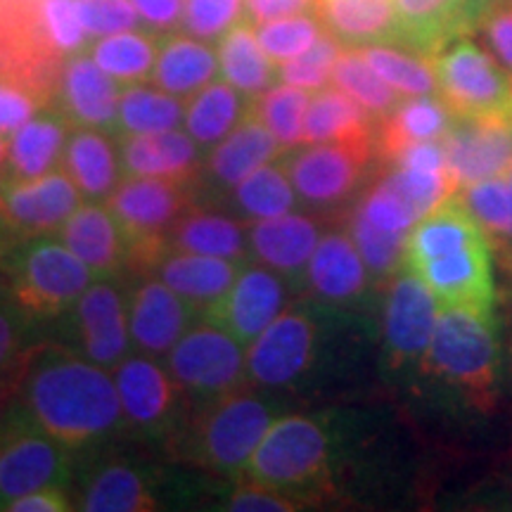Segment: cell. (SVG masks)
<instances>
[{"mask_svg":"<svg viewBox=\"0 0 512 512\" xmlns=\"http://www.w3.org/2000/svg\"><path fill=\"white\" fill-rule=\"evenodd\" d=\"M17 399L36 425L69 451L102 446L126 427L110 370L69 347L36 344Z\"/></svg>","mask_w":512,"mask_h":512,"instance_id":"6da1fadb","label":"cell"},{"mask_svg":"<svg viewBox=\"0 0 512 512\" xmlns=\"http://www.w3.org/2000/svg\"><path fill=\"white\" fill-rule=\"evenodd\" d=\"M275 422L271 396L242 387L204 403L174 437L181 456L219 475H245L256 446Z\"/></svg>","mask_w":512,"mask_h":512,"instance_id":"7a4b0ae2","label":"cell"},{"mask_svg":"<svg viewBox=\"0 0 512 512\" xmlns=\"http://www.w3.org/2000/svg\"><path fill=\"white\" fill-rule=\"evenodd\" d=\"M95 280L62 240L24 238L0 261V285L31 323L62 318Z\"/></svg>","mask_w":512,"mask_h":512,"instance_id":"3957f363","label":"cell"},{"mask_svg":"<svg viewBox=\"0 0 512 512\" xmlns=\"http://www.w3.org/2000/svg\"><path fill=\"white\" fill-rule=\"evenodd\" d=\"M425 366L453 384L479 411L494 408L501 370L494 309L439 306Z\"/></svg>","mask_w":512,"mask_h":512,"instance_id":"277c9868","label":"cell"},{"mask_svg":"<svg viewBox=\"0 0 512 512\" xmlns=\"http://www.w3.org/2000/svg\"><path fill=\"white\" fill-rule=\"evenodd\" d=\"M190 183L169 178L124 176L107 200L128 240V266L155 271L169 252V235L192 207Z\"/></svg>","mask_w":512,"mask_h":512,"instance_id":"5b68a950","label":"cell"},{"mask_svg":"<svg viewBox=\"0 0 512 512\" xmlns=\"http://www.w3.org/2000/svg\"><path fill=\"white\" fill-rule=\"evenodd\" d=\"M330 434L309 415H283L271 425L249 460V482L297 501L323 486L330 467Z\"/></svg>","mask_w":512,"mask_h":512,"instance_id":"8992f818","label":"cell"},{"mask_svg":"<svg viewBox=\"0 0 512 512\" xmlns=\"http://www.w3.org/2000/svg\"><path fill=\"white\" fill-rule=\"evenodd\" d=\"M72 465V451L41 430L15 399L0 418V510L43 486H67Z\"/></svg>","mask_w":512,"mask_h":512,"instance_id":"52a82bcc","label":"cell"},{"mask_svg":"<svg viewBox=\"0 0 512 512\" xmlns=\"http://www.w3.org/2000/svg\"><path fill=\"white\" fill-rule=\"evenodd\" d=\"M247 349L219 325L195 323L166 356V368L192 403L204 406L247 382Z\"/></svg>","mask_w":512,"mask_h":512,"instance_id":"ba28073f","label":"cell"},{"mask_svg":"<svg viewBox=\"0 0 512 512\" xmlns=\"http://www.w3.org/2000/svg\"><path fill=\"white\" fill-rule=\"evenodd\" d=\"M64 328L69 332V349L112 370L131 354L128 332V299L117 278H98L88 285L79 302L64 313Z\"/></svg>","mask_w":512,"mask_h":512,"instance_id":"9c48e42d","label":"cell"},{"mask_svg":"<svg viewBox=\"0 0 512 512\" xmlns=\"http://www.w3.org/2000/svg\"><path fill=\"white\" fill-rule=\"evenodd\" d=\"M434 74L453 114L512 112V81L494 57L465 36L434 55Z\"/></svg>","mask_w":512,"mask_h":512,"instance_id":"30bf717a","label":"cell"},{"mask_svg":"<svg viewBox=\"0 0 512 512\" xmlns=\"http://www.w3.org/2000/svg\"><path fill=\"white\" fill-rule=\"evenodd\" d=\"M112 377L117 384L126 430L147 439H174L181 432L178 422L185 394L171 377L169 368L159 366L157 358L128 354L112 370Z\"/></svg>","mask_w":512,"mask_h":512,"instance_id":"8fae6325","label":"cell"},{"mask_svg":"<svg viewBox=\"0 0 512 512\" xmlns=\"http://www.w3.org/2000/svg\"><path fill=\"white\" fill-rule=\"evenodd\" d=\"M375 157V140L361 143H316L294 150L285 159L287 176L311 207H332L344 202L366 176Z\"/></svg>","mask_w":512,"mask_h":512,"instance_id":"7c38bea8","label":"cell"},{"mask_svg":"<svg viewBox=\"0 0 512 512\" xmlns=\"http://www.w3.org/2000/svg\"><path fill=\"white\" fill-rule=\"evenodd\" d=\"M441 143L458 192L484 178L505 176L512 164V112L453 114Z\"/></svg>","mask_w":512,"mask_h":512,"instance_id":"4fadbf2b","label":"cell"},{"mask_svg":"<svg viewBox=\"0 0 512 512\" xmlns=\"http://www.w3.org/2000/svg\"><path fill=\"white\" fill-rule=\"evenodd\" d=\"M316 339V320L297 309L283 311L247 347V382L261 389L292 387L309 373Z\"/></svg>","mask_w":512,"mask_h":512,"instance_id":"5bb4252c","label":"cell"},{"mask_svg":"<svg viewBox=\"0 0 512 512\" xmlns=\"http://www.w3.org/2000/svg\"><path fill=\"white\" fill-rule=\"evenodd\" d=\"M285 302L283 275L264 264H245L230 290L207 306L202 318L233 335L242 347H249L283 313Z\"/></svg>","mask_w":512,"mask_h":512,"instance_id":"9a60e30c","label":"cell"},{"mask_svg":"<svg viewBox=\"0 0 512 512\" xmlns=\"http://www.w3.org/2000/svg\"><path fill=\"white\" fill-rule=\"evenodd\" d=\"M437 318L439 302L430 287L408 268L394 275L384 306V342L392 366H425Z\"/></svg>","mask_w":512,"mask_h":512,"instance_id":"2e32d148","label":"cell"},{"mask_svg":"<svg viewBox=\"0 0 512 512\" xmlns=\"http://www.w3.org/2000/svg\"><path fill=\"white\" fill-rule=\"evenodd\" d=\"M200 309L162 278H143L128 294V332L138 354L166 358L200 318Z\"/></svg>","mask_w":512,"mask_h":512,"instance_id":"e0dca14e","label":"cell"},{"mask_svg":"<svg viewBox=\"0 0 512 512\" xmlns=\"http://www.w3.org/2000/svg\"><path fill=\"white\" fill-rule=\"evenodd\" d=\"M119 98L121 83L107 74L88 50L64 57L55 107L69 124L114 133Z\"/></svg>","mask_w":512,"mask_h":512,"instance_id":"ac0fdd59","label":"cell"},{"mask_svg":"<svg viewBox=\"0 0 512 512\" xmlns=\"http://www.w3.org/2000/svg\"><path fill=\"white\" fill-rule=\"evenodd\" d=\"M81 200L72 178L55 169L36 181L3 190V221L19 238H43L60 233Z\"/></svg>","mask_w":512,"mask_h":512,"instance_id":"d6986e66","label":"cell"},{"mask_svg":"<svg viewBox=\"0 0 512 512\" xmlns=\"http://www.w3.org/2000/svg\"><path fill=\"white\" fill-rule=\"evenodd\" d=\"M69 131H72V124L57 107H43L34 119L19 126L5 150L0 190L31 183L60 169Z\"/></svg>","mask_w":512,"mask_h":512,"instance_id":"ffe728a7","label":"cell"},{"mask_svg":"<svg viewBox=\"0 0 512 512\" xmlns=\"http://www.w3.org/2000/svg\"><path fill=\"white\" fill-rule=\"evenodd\" d=\"M401 48L434 60L446 46L479 27L475 0H394Z\"/></svg>","mask_w":512,"mask_h":512,"instance_id":"44dd1931","label":"cell"},{"mask_svg":"<svg viewBox=\"0 0 512 512\" xmlns=\"http://www.w3.org/2000/svg\"><path fill=\"white\" fill-rule=\"evenodd\" d=\"M57 238L91 268L95 278H117L128 266L124 228L107 204H81L60 228Z\"/></svg>","mask_w":512,"mask_h":512,"instance_id":"7402d4cb","label":"cell"},{"mask_svg":"<svg viewBox=\"0 0 512 512\" xmlns=\"http://www.w3.org/2000/svg\"><path fill=\"white\" fill-rule=\"evenodd\" d=\"M247 235L254 259L290 280L306 278V266L323 238L316 221L292 211L273 219L247 221Z\"/></svg>","mask_w":512,"mask_h":512,"instance_id":"603a6c76","label":"cell"},{"mask_svg":"<svg viewBox=\"0 0 512 512\" xmlns=\"http://www.w3.org/2000/svg\"><path fill=\"white\" fill-rule=\"evenodd\" d=\"M124 176L169 178L192 183L202 171V147L188 131H162L117 138Z\"/></svg>","mask_w":512,"mask_h":512,"instance_id":"cb8c5ba5","label":"cell"},{"mask_svg":"<svg viewBox=\"0 0 512 512\" xmlns=\"http://www.w3.org/2000/svg\"><path fill=\"white\" fill-rule=\"evenodd\" d=\"M283 150L285 147L249 105L245 119L219 145L211 147L209 157L202 164L204 178L219 190H233L259 166L283 157Z\"/></svg>","mask_w":512,"mask_h":512,"instance_id":"d4e9b609","label":"cell"},{"mask_svg":"<svg viewBox=\"0 0 512 512\" xmlns=\"http://www.w3.org/2000/svg\"><path fill=\"white\" fill-rule=\"evenodd\" d=\"M76 503V508L86 512H152L159 508L155 484L145 467L126 458L95 463L83 477Z\"/></svg>","mask_w":512,"mask_h":512,"instance_id":"484cf974","label":"cell"},{"mask_svg":"<svg viewBox=\"0 0 512 512\" xmlns=\"http://www.w3.org/2000/svg\"><path fill=\"white\" fill-rule=\"evenodd\" d=\"M60 169L72 178L81 197L88 202H107L117 188L121 171L119 145L98 128L72 126Z\"/></svg>","mask_w":512,"mask_h":512,"instance_id":"4316f807","label":"cell"},{"mask_svg":"<svg viewBox=\"0 0 512 512\" xmlns=\"http://www.w3.org/2000/svg\"><path fill=\"white\" fill-rule=\"evenodd\" d=\"M368 266L349 233L332 230L320 238L309 266L306 283L313 294L332 304L356 302L368 287Z\"/></svg>","mask_w":512,"mask_h":512,"instance_id":"83f0119b","label":"cell"},{"mask_svg":"<svg viewBox=\"0 0 512 512\" xmlns=\"http://www.w3.org/2000/svg\"><path fill=\"white\" fill-rule=\"evenodd\" d=\"M453 121V112L441 98L415 95L401 100L375 128V155L394 164L403 150L422 140H441Z\"/></svg>","mask_w":512,"mask_h":512,"instance_id":"f1b7e54d","label":"cell"},{"mask_svg":"<svg viewBox=\"0 0 512 512\" xmlns=\"http://www.w3.org/2000/svg\"><path fill=\"white\" fill-rule=\"evenodd\" d=\"M247 261L221 259V256H204L169 249L157 264V278H162L171 290L188 299L192 306L204 311L219 302L235 283L238 273Z\"/></svg>","mask_w":512,"mask_h":512,"instance_id":"f546056e","label":"cell"},{"mask_svg":"<svg viewBox=\"0 0 512 512\" xmlns=\"http://www.w3.org/2000/svg\"><path fill=\"white\" fill-rule=\"evenodd\" d=\"M221 74L219 55L200 38L190 34H166L159 36V53L155 69H152V86L162 91L190 98L200 88L209 86Z\"/></svg>","mask_w":512,"mask_h":512,"instance_id":"4dcf8cb0","label":"cell"},{"mask_svg":"<svg viewBox=\"0 0 512 512\" xmlns=\"http://www.w3.org/2000/svg\"><path fill=\"white\" fill-rule=\"evenodd\" d=\"M169 249L204 256H221V259L247 261L249 235L247 223L235 221L233 216L221 211L192 207L178 219L169 235Z\"/></svg>","mask_w":512,"mask_h":512,"instance_id":"1f68e13d","label":"cell"},{"mask_svg":"<svg viewBox=\"0 0 512 512\" xmlns=\"http://www.w3.org/2000/svg\"><path fill=\"white\" fill-rule=\"evenodd\" d=\"M373 121V114L342 88H323L316 91L306 110L302 145L375 140Z\"/></svg>","mask_w":512,"mask_h":512,"instance_id":"d6a6232c","label":"cell"},{"mask_svg":"<svg viewBox=\"0 0 512 512\" xmlns=\"http://www.w3.org/2000/svg\"><path fill=\"white\" fill-rule=\"evenodd\" d=\"M256 24L249 17H242L226 36L219 41V64L223 81L245 93L249 100L259 98L278 81V67L256 38Z\"/></svg>","mask_w":512,"mask_h":512,"instance_id":"836d02e7","label":"cell"},{"mask_svg":"<svg viewBox=\"0 0 512 512\" xmlns=\"http://www.w3.org/2000/svg\"><path fill=\"white\" fill-rule=\"evenodd\" d=\"M249 105L252 100L228 81H211L185 98V131L202 150H211L245 119Z\"/></svg>","mask_w":512,"mask_h":512,"instance_id":"e575fe53","label":"cell"},{"mask_svg":"<svg viewBox=\"0 0 512 512\" xmlns=\"http://www.w3.org/2000/svg\"><path fill=\"white\" fill-rule=\"evenodd\" d=\"M185 119V102L157 86L128 83L121 88L114 136H147L174 131Z\"/></svg>","mask_w":512,"mask_h":512,"instance_id":"d590c367","label":"cell"},{"mask_svg":"<svg viewBox=\"0 0 512 512\" xmlns=\"http://www.w3.org/2000/svg\"><path fill=\"white\" fill-rule=\"evenodd\" d=\"M159 53V36L147 29L119 31L91 43L88 55L119 83L150 81Z\"/></svg>","mask_w":512,"mask_h":512,"instance_id":"8d00e7d4","label":"cell"},{"mask_svg":"<svg viewBox=\"0 0 512 512\" xmlns=\"http://www.w3.org/2000/svg\"><path fill=\"white\" fill-rule=\"evenodd\" d=\"M230 202L242 219L261 221L290 214L297 207V190L287 176L283 162H268L235 185Z\"/></svg>","mask_w":512,"mask_h":512,"instance_id":"74e56055","label":"cell"},{"mask_svg":"<svg viewBox=\"0 0 512 512\" xmlns=\"http://www.w3.org/2000/svg\"><path fill=\"white\" fill-rule=\"evenodd\" d=\"M332 83L349 93L358 105H363L375 119L387 117L403 100L396 88L389 86L380 74L370 67L361 50H342L332 72Z\"/></svg>","mask_w":512,"mask_h":512,"instance_id":"f35d334b","label":"cell"},{"mask_svg":"<svg viewBox=\"0 0 512 512\" xmlns=\"http://www.w3.org/2000/svg\"><path fill=\"white\" fill-rule=\"evenodd\" d=\"M309 102V91L283 83V86L268 88L266 93L254 98L252 110L285 150H294L304 140V119Z\"/></svg>","mask_w":512,"mask_h":512,"instance_id":"ab89813d","label":"cell"},{"mask_svg":"<svg viewBox=\"0 0 512 512\" xmlns=\"http://www.w3.org/2000/svg\"><path fill=\"white\" fill-rule=\"evenodd\" d=\"M361 53L370 67L401 95L415 98L437 91V74L427 64V57L401 46H368L361 48Z\"/></svg>","mask_w":512,"mask_h":512,"instance_id":"60d3db41","label":"cell"},{"mask_svg":"<svg viewBox=\"0 0 512 512\" xmlns=\"http://www.w3.org/2000/svg\"><path fill=\"white\" fill-rule=\"evenodd\" d=\"M349 235L354 240L358 254L366 261L370 275L375 278H392L403 268V254H406L408 233L384 230L356 207L349 219Z\"/></svg>","mask_w":512,"mask_h":512,"instance_id":"b9f144b4","label":"cell"},{"mask_svg":"<svg viewBox=\"0 0 512 512\" xmlns=\"http://www.w3.org/2000/svg\"><path fill=\"white\" fill-rule=\"evenodd\" d=\"M465 207L472 211V216L489 233L503 245H512V185L503 176H491L484 181L465 185L458 192Z\"/></svg>","mask_w":512,"mask_h":512,"instance_id":"7bdbcfd3","label":"cell"},{"mask_svg":"<svg viewBox=\"0 0 512 512\" xmlns=\"http://www.w3.org/2000/svg\"><path fill=\"white\" fill-rule=\"evenodd\" d=\"M320 15H294L256 24V38L273 62L283 64L309 50L325 34Z\"/></svg>","mask_w":512,"mask_h":512,"instance_id":"ee69618b","label":"cell"},{"mask_svg":"<svg viewBox=\"0 0 512 512\" xmlns=\"http://www.w3.org/2000/svg\"><path fill=\"white\" fill-rule=\"evenodd\" d=\"M342 55V43L330 31H325L309 50L278 64V79L290 86L304 88V91H323L332 81L335 64Z\"/></svg>","mask_w":512,"mask_h":512,"instance_id":"f6af8a7d","label":"cell"},{"mask_svg":"<svg viewBox=\"0 0 512 512\" xmlns=\"http://www.w3.org/2000/svg\"><path fill=\"white\" fill-rule=\"evenodd\" d=\"M245 12V0H185L181 27L192 38L219 43Z\"/></svg>","mask_w":512,"mask_h":512,"instance_id":"bcb514c9","label":"cell"},{"mask_svg":"<svg viewBox=\"0 0 512 512\" xmlns=\"http://www.w3.org/2000/svg\"><path fill=\"white\" fill-rule=\"evenodd\" d=\"M358 209H361L375 226H380L384 230H396V233H408V230L420 221V216L415 214L411 202L403 197V192L396 188V183L389 174L366 192V197L358 204Z\"/></svg>","mask_w":512,"mask_h":512,"instance_id":"7dc6e473","label":"cell"},{"mask_svg":"<svg viewBox=\"0 0 512 512\" xmlns=\"http://www.w3.org/2000/svg\"><path fill=\"white\" fill-rule=\"evenodd\" d=\"M43 27L48 41L62 57L81 53L88 46V31L83 29L76 0H41Z\"/></svg>","mask_w":512,"mask_h":512,"instance_id":"c3c4849f","label":"cell"},{"mask_svg":"<svg viewBox=\"0 0 512 512\" xmlns=\"http://www.w3.org/2000/svg\"><path fill=\"white\" fill-rule=\"evenodd\" d=\"M83 29L91 38H102L143 27L131 0H76Z\"/></svg>","mask_w":512,"mask_h":512,"instance_id":"681fc988","label":"cell"},{"mask_svg":"<svg viewBox=\"0 0 512 512\" xmlns=\"http://www.w3.org/2000/svg\"><path fill=\"white\" fill-rule=\"evenodd\" d=\"M34 323L12 304L8 292L0 285V368L22 361L31 354L36 344H31Z\"/></svg>","mask_w":512,"mask_h":512,"instance_id":"f907efd6","label":"cell"},{"mask_svg":"<svg viewBox=\"0 0 512 512\" xmlns=\"http://www.w3.org/2000/svg\"><path fill=\"white\" fill-rule=\"evenodd\" d=\"M41 110L43 102L34 93H29L27 88L0 81V133L3 136H12L19 126L34 119Z\"/></svg>","mask_w":512,"mask_h":512,"instance_id":"816d5d0a","label":"cell"},{"mask_svg":"<svg viewBox=\"0 0 512 512\" xmlns=\"http://www.w3.org/2000/svg\"><path fill=\"white\" fill-rule=\"evenodd\" d=\"M223 508L235 512H292L297 510V501L280 494V491L266 489V486H259L247 479V482L235 486V491L228 496Z\"/></svg>","mask_w":512,"mask_h":512,"instance_id":"f5cc1de1","label":"cell"},{"mask_svg":"<svg viewBox=\"0 0 512 512\" xmlns=\"http://www.w3.org/2000/svg\"><path fill=\"white\" fill-rule=\"evenodd\" d=\"M479 29L489 43L491 53L512 74V5L501 3L491 8L479 22Z\"/></svg>","mask_w":512,"mask_h":512,"instance_id":"db71d44e","label":"cell"},{"mask_svg":"<svg viewBox=\"0 0 512 512\" xmlns=\"http://www.w3.org/2000/svg\"><path fill=\"white\" fill-rule=\"evenodd\" d=\"M143 29L157 36L174 34L181 29L185 0H131Z\"/></svg>","mask_w":512,"mask_h":512,"instance_id":"11a10c76","label":"cell"},{"mask_svg":"<svg viewBox=\"0 0 512 512\" xmlns=\"http://www.w3.org/2000/svg\"><path fill=\"white\" fill-rule=\"evenodd\" d=\"M247 17L254 24L294 15H320V0H245Z\"/></svg>","mask_w":512,"mask_h":512,"instance_id":"9f6ffc18","label":"cell"},{"mask_svg":"<svg viewBox=\"0 0 512 512\" xmlns=\"http://www.w3.org/2000/svg\"><path fill=\"white\" fill-rule=\"evenodd\" d=\"M12 512H67L74 510L64 486H43V489L31 491V494L17 498L8 505Z\"/></svg>","mask_w":512,"mask_h":512,"instance_id":"6f0895ef","label":"cell"},{"mask_svg":"<svg viewBox=\"0 0 512 512\" xmlns=\"http://www.w3.org/2000/svg\"><path fill=\"white\" fill-rule=\"evenodd\" d=\"M29 358H31V354L24 356L22 361L12 363V366H8V368H0V418H3L5 411H8V408L15 403V399L19 396V387H22V377H24V373H27Z\"/></svg>","mask_w":512,"mask_h":512,"instance_id":"680465c9","label":"cell"},{"mask_svg":"<svg viewBox=\"0 0 512 512\" xmlns=\"http://www.w3.org/2000/svg\"><path fill=\"white\" fill-rule=\"evenodd\" d=\"M501 3H508V0H475L479 22H482V17L486 15V12H489L491 8H496V5H501Z\"/></svg>","mask_w":512,"mask_h":512,"instance_id":"91938a15","label":"cell"},{"mask_svg":"<svg viewBox=\"0 0 512 512\" xmlns=\"http://www.w3.org/2000/svg\"><path fill=\"white\" fill-rule=\"evenodd\" d=\"M5 150H8V143H5V136H3V133H0V169H3ZM0 214H3V190H0Z\"/></svg>","mask_w":512,"mask_h":512,"instance_id":"94428289","label":"cell"},{"mask_svg":"<svg viewBox=\"0 0 512 512\" xmlns=\"http://www.w3.org/2000/svg\"><path fill=\"white\" fill-rule=\"evenodd\" d=\"M508 181H510V185H512V164L508 166Z\"/></svg>","mask_w":512,"mask_h":512,"instance_id":"6125c7cd","label":"cell"}]
</instances>
